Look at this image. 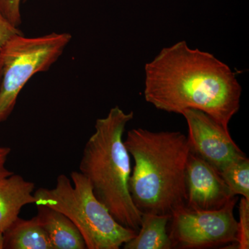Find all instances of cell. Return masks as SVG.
I'll return each mask as SVG.
<instances>
[{
  "instance_id": "d6986e66",
  "label": "cell",
  "mask_w": 249,
  "mask_h": 249,
  "mask_svg": "<svg viewBox=\"0 0 249 249\" xmlns=\"http://www.w3.org/2000/svg\"><path fill=\"white\" fill-rule=\"evenodd\" d=\"M1 62L0 61V82H1Z\"/></svg>"
},
{
  "instance_id": "8992f818",
  "label": "cell",
  "mask_w": 249,
  "mask_h": 249,
  "mask_svg": "<svg viewBox=\"0 0 249 249\" xmlns=\"http://www.w3.org/2000/svg\"><path fill=\"white\" fill-rule=\"evenodd\" d=\"M235 196L222 209L206 211L186 205L174 211L168 235L173 248L201 249L237 244Z\"/></svg>"
},
{
  "instance_id": "9a60e30c",
  "label": "cell",
  "mask_w": 249,
  "mask_h": 249,
  "mask_svg": "<svg viewBox=\"0 0 249 249\" xmlns=\"http://www.w3.org/2000/svg\"><path fill=\"white\" fill-rule=\"evenodd\" d=\"M22 0H0V13L13 25L18 27L22 24L20 4Z\"/></svg>"
},
{
  "instance_id": "9c48e42d",
  "label": "cell",
  "mask_w": 249,
  "mask_h": 249,
  "mask_svg": "<svg viewBox=\"0 0 249 249\" xmlns=\"http://www.w3.org/2000/svg\"><path fill=\"white\" fill-rule=\"evenodd\" d=\"M35 183L14 173L0 179V232L17 220L24 206L35 204Z\"/></svg>"
},
{
  "instance_id": "7a4b0ae2",
  "label": "cell",
  "mask_w": 249,
  "mask_h": 249,
  "mask_svg": "<svg viewBox=\"0 0 249 249\" xmlns=\"http://www.w3.org/2000/svg\"><path fill=\"white\" fill-rule=\"evenodd\" d=\"M124 144L134 160L129 190L141 213L168 214L186 205L188 137L178 131H128Z\"/></svg>"
},
{
  "instance_id": "8fae6325",
  "label": "cell",
  "mask_w": 249,
  "mask_h": 249,
  "mask_svg": "<svg viewBox=\"0 0 249 249\" xmlns=\"http://www.w3.org/2000/svg\"><path fill=\"white\" fill-rule=\"evenodd\" d=\"M171 215L143 213L138 232L124 244V249H171L168 235V222Z\"/></svg>"
},
{
  "instance_id": "ba28073f",
  "label": "cell",
  "mask_w": 249,
  "mask_h": 249,
  "mask_svg": "<svg viewBox=\"0 0 249 249\" xmlns=\"http://www.w3.org/2000/svg\"><path fill=\"white\" fill-rule=\"evenodd\" d=\"M186 206L213 211L222 209L235 196L220 173L190 152L186 170Z\"/></svg>"
},
{
  "instance_id": "7c38bea8",
  "label": "cell",
  "mask_w": 249,
  "mask_h": 249,
  "mask_svg": "<svg viewBox=\"0 0 249 249\" xmlns=\"http://www.w3.org/2000/svg\"><path fill=\"white\" fill-rule=\"evenodd\" d=\"M4 249H53L48 235L36 217H18L4 232Z\"/></svg>"
},
{
  "instance_id": "3957f363",
  "label": "cell",
  "mask_w": 249,
  "mask_h": 249,
  "mask_svg": "<svg viewBox=\"0 0 249 249\" xmlns=\"http://www.w3.org/2000/svg\"><path fill=\"white\" fill-rule=\"evenodd\" d=\"M133 118V111L127 113L116 106L107 116L98 119L94 132L83 148L79 172L112 217L121 225L138 232L142 214L129 193L130 155L124 140L126 126Z\"/></svg>"
},
{
  "instance_id": "ffe728a7",
  "label": "cell",
  "mask_w": 249,
  "mask_h": 249,
  "mask_svg": "<svg viewBox=\"0 0 249 249\" xmlns=\"http://www.w3.org/2000/svg\"><path fill=\"white\" fill-rule=\"evenodd\" d=\"M24 1H26V0H24Z\"/></svg>"
},
{
  "instance_id": "4fadbf2b",
  "label": "cell",
  "mask_w": 249,
  "mask_h": 249,
  "mask_svg": "<svg viewBox=\"0 0 249 249\" xmlns=\"http://www.w3.org/2000/svg\"><path fill=\"white\" fill-rule=\"evenodd\" d=\"M220 174L235 196L240 195L249 200V160L247 157L232 162Z\"/></svg>"
},
{
  "instance_id": "6da1fadb",
  "label": "cell",
  "mask_w": 249,
  "mask_h": 249,
  "mask_svg": "<svg viewBox=\"0 0 249 249\" xmlns=\"http://www.w3.org/2000/svg\"><path fill=\"white\" fill-rule=\"evenodd\" d=\"M242 86L227 64L185 40L165 47L145 66L144 97L160 110L197 109L227 130L240 107Z\"/></svg>"
},
{
  "instance_id": "5b68a950",
  "label": "cell",
  "mask_w": 249,
  "mask_h": 249,
  "mask_svg": "<svg viewBox=\"0 0 249 249\" xmlns=\"http://www.w3.org/2000/svg\"><path fill=\"white\" fill-rule=\"evenodd\" d=\"M72 36L51 33L37 37L16 35L0 49V124L14 111L18 96L36 73L49 70L60 58Z\"/></svg>"
},
{
  "instance_id": "ac0fdd59",
  "label": "cell",
  "mask_w": 249,
  "mask_h": 249,
  "mask_svg": "<svg viewBox=\"0 0 249 249\" xmlns=\"http://www.w3.org/2000/svg\"><path fill=\"white\" fill-rule=\"evenodd\" d=\"M4 233L3 232H0V249H4Z\"/></svg>"
},
{
  "instance_id": "5bb4252c",
  "label": "cell",
  "mask_w": 249,
  "mask_h": 249,
  "mask_svg": "<svg viewBox=\"0 0 249 249\" xmlns=\"http://www.w3.org/2000/svg\"><path fill=\"white\" fill-rule=\"evenodd\" d=\"M237 248L249 249V200L242 196L239 206Z\"/></svg>"
},
{
  "instance_id": "2e32d148",
  "label": "cell",
  "mask_w": 249,
  "mask_h": 249,
  "mask_svg": "<svg viewBox=\"0 0 249 249\" xmlns=\"http://www.w3.org/2000/svg\"><path fill=\"white\" fill-rule=\"evenodd\" d=\"M22 34V31L15 27L0 13V49L14 36Z\"/></svg>"
},
{
  "instance_id": "30bf717a",
  "label": "cell",
  "mask_w": 249,
  "mask_h": 249,
  "mask_svg": "<svg viewBox=\"0 0 249 249\" xmlns=\"http://www.w3.org/2000/svg\"><path fill=\"white\" fill-rule=\"evenodd\" d=\"M35 217L48 235L53 249H87L84 239L74 224L60 211L37 206Z\"/></svg>"
},
{
  "instance_id": "277c9868",
  "label": "cell",
  "mask_w": 249,
  "mask_h": 249,
  "mask_svg": "<svg viewBox=\"0 0 249 249\" xmlns=\"http://www.w3.org/2000/svg\"><path fill=\"white\" fill-rule=\"evenodd\" d=\"M59 175L53 188L34 192L36 206H48L65 214L78 228L87 249H119L137 232L119 224L100 202L84 175L72 171Z\"/></svg>"
},
{
  "instance_id": "e0dca14e",
  "label": "cell",
  "mask_w": 249,
  "mask_h": 249,
  "mask_svg": "<svg viewBox=\"0 0 249 249\" xmlns=\"http://www.w3.org/2000/svg\"><path fill=\"white\" fill-rule=\"evenodd\" d=\"M11 151V149L9 147L0 146V179L14 173L6 167V163Z\"/></svg>"
},
{
  "instance_id": "52a82bcc",
  "label": "cell",
  "mask_w": 249,
  "mask_h": 249,
  "mask_svg": "<svg viewBox=\"0 0 249 249\" xmlns=\"http://www.w3.org/2000/svg\"><path fill=\"white\" fill-rule=\"evenodd\" d=\"M181 115L188 124L191 152L219 173L232 162L247 157L232 140L229 130L206 113L188 109Z\"/></svg>"
}]
</instances>
